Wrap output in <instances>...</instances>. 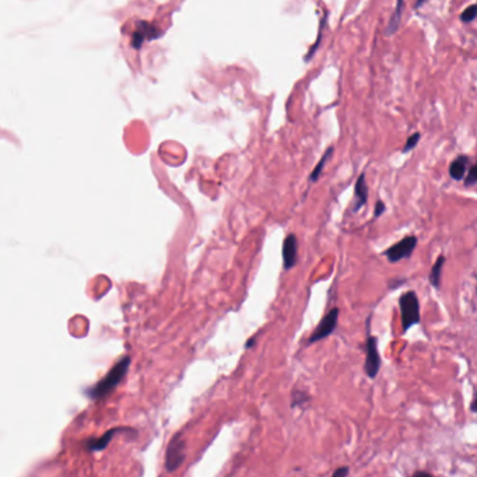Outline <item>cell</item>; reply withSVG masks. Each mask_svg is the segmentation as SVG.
<instances>
[{
  "label": "cell",
  "mask_w": 477,
  "mask_h": 477,
  "mask_svg": "<svg viewBox=\"0 0 477 477\" xmlns=\"http://www.w3.org/2000/svg\"><path fill=\"white\" fill-rule=\"evenodd\" d=\"M131 362L132 360H131L129 355H125L124 359L119 360L101 381H98L94 386H91L87 390V395H89L90 399L100 401V399H104L107 395H109L119 384L124 381L125 375L128 374Z\"/></svg>",
  "instance_id": "obj_1"
},
{
  "label": "cell",
  "mask_w": 477,
  "mask_h": 477,
  "mask_svg": "<svg viewBox=\"0 0 477 477\" xmlns=\"http://www.w3.org/2000/svg\"><path fill=\"white\" fill-rule=\"evenodd\" d=\"M399 308H401V320H402V331L403 333L409 332L410 328L419 325L421 322L420 315V301L416 291L409 290L399 297Z\"/></svg>",
  "instance_id": "obj_2"
},
{
  "label": "cell",
  "mask_w": 477,
  "mask_h": 477,
  "mask_svg": "<svg viewBox=\"0 0 477 477\" xmlns=\"http://www.w3.org/2000/svg\"><path fill=\"white\" fill-rule=\"evenodd\" d=\"M419 244V238L416 235H408L399 243L393 244L390 248H388L386 251H384V256H386V259L389 260V263H397L403 259H409L414 249L417 248Z\"/></svg>",
  "instance_id": "obj_3"
},
{
  "label": "cell",
  "mask_w": 477,
  "mask_h": 477,
  "mask_svg": "<svg viewBox=\"0 0 477 477\" xmlns=\"http://www.w3.org/2000/svg\"><path fill=\"white\" fill-rule=\"evenodd\" d=\"M339 315H340V309L337 307L332 308L324 318H322V321L320 322V325H318L312 335L309 336L308 339V344H313V343H318V342H321L326 337H329L331 335H333V332L336 331L337 328V324H339Z\"/></svg>",
  "instance_id": "obj_4"
},
{
  "label": "cell",
  "mask_w": 477,
  "mask_h": 477,
  "mask_svg": "<svg viewBox=\"0 0 477 477\" xmlns=\"http://www.w3.org/2000/svg\"><path fill=\"white\" fill-rule=\"evenodd\" d=\"M381 355L378 351V339L375 336H368L366 340V362L364 373L370 379H375L381 370Z\"/></svg>",
  "instance_id": "obj_5"
},
{
  "label": "cell",
  "mask_w": 477,
  "mask_h": 477,
  "mask_svg": "<svg viewBox=\"0 0 477 477\" xmlns=\"http://www.w3.org/2000/svg\"><path fill=\"white\" fill-rule=\"evenodd\" d=\"M185 461V441L182 434H177L168 444L166 454V469L173 473L182 466Z\"/></svg>",
  "instance_id": "obj_6"
},
{
  "label": "cell",
  "mask_w": 477,
  "mask_h": 477,
  "mask_svg": "<svg viewBox=\"0 0 477 477\" xmlns=\"http://www.w3.org/2000/svg\"><path fill=\"white\" fill-rule=\"evenodd\" d=\"M368 196H370V190H368V185H367V175L366 173H362L360 177L357 178L355 184H354V203H353V213H359L362 210V208H364L368 202Z\"/></svg>",
  "instance_id": "obj_7"
},
{
  "label": "cell",
  "mask_w": 477,
  "mask_h": 477,
  "mask_svg": "<svg viewBox=\"0 0 477 477\" xmlns=\"http://www.w3.org/2000/svg\"><path fill=\"white\" fill-rule=\"evenodd\" d=\"M297 252H298L297 236L294 234H289L283 243V263L286 270H290L297 265V259H298Z\"/></svg>",
  "instance_id": "obj_8"
},
{
  "label": "cell",
  "mask_w": 477,
  "mask_h": 477,
  "mask_svg": "<svg viewBox=\"0 0 477 477\" xmlns=\"http://www.w3.org/2000/svg\"><path fill=\"white\" fill-rule=\"evenodd\" d=\"M403 9H405V2L403 0H396V6L395 10L388 21V25L385 28V34L388 36H392L395 32H397L401 27V21H402V16H403Z\"/></svg>",
  "instance_id": "obj_9"
},
{
  "label": "cell",
  "mask_w": 477,
  "mask_h": 477,
  "mask_svg": "<svg viewBox=\"0 0 477 477\" xmlns=\"http://www.w3.org/2000/svg\"><path fill=\"white\" fill-rule=\"evenodd\" d=\"M469 166V157L467 155H459L450 164V177L454 181H462L466 177Z\"/></svg>",
  "instance_id": "obj_10"
},
{
  "label": "cell",
  "mask_w": 477,
  "mask_h": 477,
  "mask_svg": "<svg viewBox=\"0 0 477 477\" xmlns=\"http://www.w3.org/2000/svg\"><path fill=\"white\" fill-rule=\"evenodd\" d=\"M445 262H447L445 255H440L439 258H436L435 263L432 265V267L430 270L428 282L435 290H440V287H441V277H443V269H444Z\"/></svg>",
  "instance_id": "obj_11"
},
{
  "label": "cell",
  "mask_w": 477,
  "mask_h": 477,
  "mask_svg": "<svg viewBox=\"0 0 477 477\" xmlns=\"http://www.w3.org/2000/svg\"><path fill=\"white\" fill-rule=\"evenodd\" d=\"M119 430H121V428L109 430L107 434H104L102 436H100V439L90 440V441L87 443V448H89L90 451H104V450L109 445V443H111V440L113 439V435L116 434V431H119Z\"/></svg>",
  "instance_id": "obj_12"
},
{
  "label": "cell",
  "mask_w": 477,
  "mask_h": 477,
  "mask_svg": "<svg viewBox=\"0 0 477 477\" xmlns=\"http://www.w3.org/2000/svg\"><path fill=\"white\" fill-rule=\"evenodd\" d=\"M333 151H335V148H333V147H329V148L325 151V154L322 155V158H321V160H320V163L316 164V167H315V168H313V171L311 173V175H309V182H316L318 179H320V177L322 175V171H324V168H325L326 163L329 162V158L332 157Z\"/></svg>",
  "instance_id": "obj_13"
},
{
  "label": "cell",
  "mask_w": 477,
  "mask_h": 477,
  "mask_svg": "<svg viewBox=\"0 0 477 477\" xmlns=\"http://www.w3.org/2000/svg\"><path fill=\"white\" fill-rule=\"evenodd\" d=\"M477 19V5H470L466 8L461 14V21L465 24H469Z\"/></svg>",
  "instance_id": "obj_14"
},
{
  "label": "cell",
  "mask_w": 477,
  "mask_h": 477,
  "mask_svg": "<svg viewBox=\"0 0 477 477\" xmlns=\"http://www.w3.org/2000/svg\"><path fill=\"white\" fill-rule=\"evenodd\" d=\"M420 139H421V133H420V132H416V133H413L412 136H409L408 140H406V143H405V146H403V148H402V153L406 154V153L414 150L416 146L419 144Z\"/></svg>",
  "instance_id": "obj_15"
},
{
  "label": "cell",
  "mask_w": 477,
  "mask_h": 477,
  "mask_svg": "<svg viewBox=\"0 0 477 477\" xmlns=\"http://www.w3.org/2000/svg\"><path fill=\"white\" fill-rule=\"evenodd\" d=\"M326 20H328V13H325V16H324V19H322V21H321V30H320V35H318V39H316V43L312 45V48H311V51L308 52V55H307V60H309L311 58H312V55L316 52V49H318V47H320V44H321V39H322V32H324V28H325V25H326Z\"/></svg>",
  "instance_id": "obj_16"
},
{
  "label": "cell",
  "mask_w": 477,
  "mask_h": 477,
  "mask_svg": "<svg viewBox=\"0 0 477 477\" xmlns=\"http://www.w3.org/2000/svg\"><path fill=\"white\" fill-rule=\"evenodd\" d=\"M473 185H477V163L467 170V174L465 177V186Z\"/></svg>",
  "instance_id": "obj_17"
},
{
  "label": "cell",
  "mask_w": 477,
  "mask_h": 477,
  "mask_svg": "<svg viewBox=\"0 0 477 477\" xmlns=\"http://www.w3.org/2000/svg\"><path fill=\"white\" fill-rule=\"evenodd\" d=\"M385 212H386L385 202L381 201V199H378L377 203H375V209H374V220H378Z\"/></svg>",
  "instance_id": "obj_18"
},
{
  "label": "cell",
  "mask_w": 477,
  "mask_h": 477,
  "mask_svg": "<svg viewBox=\"0 0 477 477\" xmlns=\"http://www.w3.org/2000/svg\"><path fill=\"white\" fill-rule=\"evenodd\" d=\"M348 474H350V469H348L347 466H340V467H337V469L332 473L333 477H346V476H348Z\"/></svg>",
  "instance_id": "obj_19"
},
{
  "label": "cell",
  "mask_w": 477,
  "mask_h": 477,
  "mask_svg": "<svg viewBox=\"0 0 477 477\" xmlns=\"http://www.w3.org/2000/svg\"><path fill=\"white\" fill-rule=\"evenodd\" d=\"M470 412L472 413H477V392L474 393V399L470 403Z\"/></svg>",
  "instance_id": "obj_20"
},
{
  "label": "cell",
  "mask_w": 477,
  "mask_h": 477,
  "mask_svg": "<svg viewBox=\"0 0 477 477\" xmlns=\"http://www.w3.org/2000/svg\"><path fill=\"white\" fill-rule=\"evenodd\" d=\"M428 2V0H417V2H416V9H420V8H423L425 3Z\"/></svg>",
  "instance_id": "obj_21"
},
{
  "label": "cell",
  "mask_w": 477,
  "mask_h": 477,
  "mask_svg": "<svg viewBox=\"0 0 477 477\" xmlns=\"http://www.w3.org/2000/svg\"><path fill=\"white\" fill-rule=\"evenodd\" d=\"M413 476H428V477H430V476H432V474L428 473V472H420V470H419V472L413 473Z\"/></svg>",
  "instance_id": "obj_22"
},
{
  "label": "cell",
  "mask_w": 477,
  "mask_h": 477,
  "mask_svg": "<svg viewBox=\"0 0 477 477\" xmlns=\"http://www.w3.org/2000/svg\"><path fill=\"white\" fill-rule=\"evenodd\" d=\"M476 279H477V276H476ZM476 294H477V287H476Z\"/></svg>",
  "instance_id": "obj_23"
}]
</instances>
